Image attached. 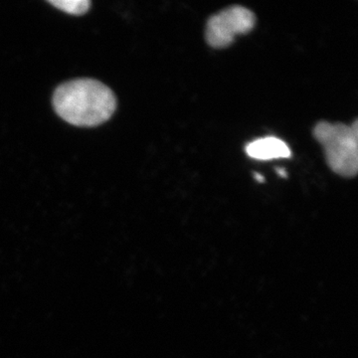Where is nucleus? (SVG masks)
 <instances>
[{
    "label": "nucleus",
    "instance_id": "obj_1",
    "mask_svg": "<svg viewBox=\"0 0 358 358\" xmlns=\"http://www.w3.org/2000/svg\"><path fill=\"white\" fill-rule=\"evenodd\" d=\"M53 107L61 119L73 126L96 127L114 115L117 98L98 80L76 79L55 90Z\"/></svg>",
    "mask_w": 358,
    "mask_h": 358
},
{
    "label": "nucleus",
    "instance_id": "obj_2",
    "mask_svg": "<svg viewBox=\"0 0 358 358\" xmlns=\"http://www.w3.org/2000/svg\"><path fill=\"white\" fill-rule=\"evenodd\" d=\"M313 136L324 148L331 171L343 178H355L358 171V124H331L320 122Z\"/></svg>",
    "mask_w": 358,
    "mask_h": 358
},
{
    "label": "nucleus",
    "instance_id": "obj_3",
    "mask_svg": "<svg viewBox=\"0 0 358 358\" xmlns=\"http://www.w3.org/2000/svg\"><path fill=\"white\" fill-rule=\"evenodd\" d=\"M256 24L255 14L243 6H231L207 21L205 38L213 48H225L238 35L246 34Z\"/></svg>",
    "mask_w": 358,
    "mask_h": 358
},
{
    "label": "nucleus",
    "instance_id": "obj_4",
    "mask_svg": "<svg viewBox=\"0 0 358 358\" xmlns=\"http://www.w3.org/2000/svg\"><path fill=\"white\" fill-rule=\"evenodd\" d=\"M246 154L257 160L289 159L291 150L284 141L267 136L250 143L246 147Z\"/></svg>",
    "mask_w": 358,
    "mask_h": 358
},
{
    "label": "nucleus",
    "instance_id": "obj_5",
    "mask_svg": "<svg viewBox=\"0 0 358 358\" xmlns=\"http://www.w3.org/2000/svg\"><path fill=\"white\" fill-rule=\"evenodd\" d=\"M49 3L59 10L78 16L88 13L92 4L89 0H50Z\"/></svg>",
    "mask_w": 358,
    "mask_h": 358
},
{
    "label": "nucleus",
    "instance_id": "obj_6",
    "mask_svg": "<svg viewBox=\"0 0 358 358\" xmlns=\"http://www.w3.org/2000/svg\"><path fill=\"white\" fill-rule=\"evenodd\" d=\"M254 178H255L256 180H258L259 182H264V181H265V178H264V176H261V174L259 173L254 174Z\"/></svg>",
    "mask_w": 358,
    "mask_h": 358
},
{
    "label": "nucleus",
    "instance_id": "obj_7",
    "mask_svg": "<svg viewBox=\"0 0 358 358\" xmlns=\"http://www.w3.org/2000/svg\"><path fill=\"white\" fill-rule=\"evenodd\" d=\"M277 173L278 174H279L280 176H282V178H287V173L286 171H284V169H277Z\"/></svg>",
    "mask_w": 358,
    "mask_h": 358
}]
</instances>
